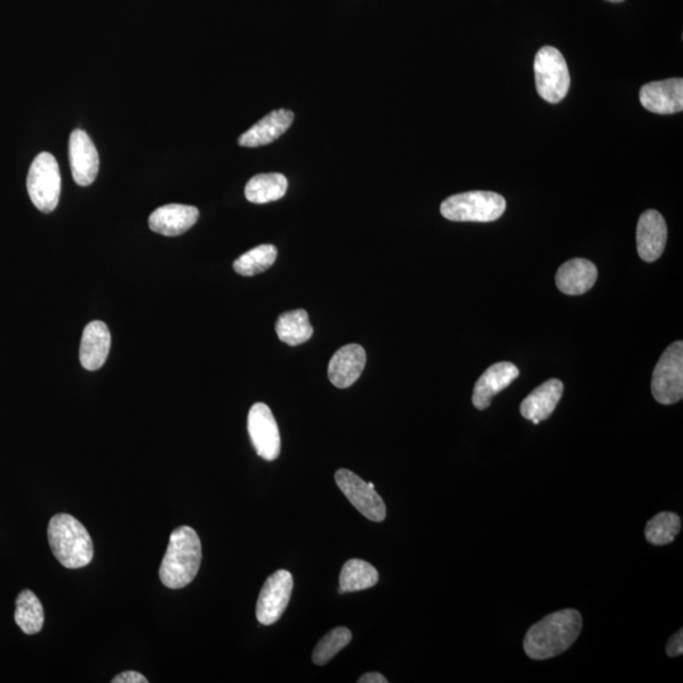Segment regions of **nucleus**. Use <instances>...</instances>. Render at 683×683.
I'll return each mask as SVG.
<instances>
[{
	"label": "nucleus",
	"instance_id": "16",
	"mask_svg": "<svg viewBox=\"0 0 683 683\" xmlns=\"http://www.w3.org/2000/svg\"><path fill=\"white\" fill-rule=\"evenodd\" d=\"M366 366V352L360 345H347L336 352L328 366V377L339 389L350 388Z\"/></svg>",
	"mask_w": 683,
	"mask_h": 683
},
{
	"label": "nucleus",
	"instance_id": "25",
	"mask_svg": "<svg viewBox=\"0 0 683 683\" xmlns=\"http://www.w3.org/2000/svg\"><path fill=\"white\" fill-rule=\"evenodd\" d=\"M277 248L272 245H261L243 253L234 261L233 269L242 276H255L270 269L275 264Z\"/></svg>",
	"mask_w": 683,
	"mask_h": 683
},
{
	"label": "nucleus",
	"instance_id": "21",
	"mask_svg": "<svg viewBox=\"0 0 683 683\" xmlns=\"http://www.w3.org/2000/svg\"><path fill=\"white\" fill-rule=\"evenodd\" d=\"M277 337L289 346H299L313 336V327L305 310H291L281 314L276 322Z\"/></svg>",
	"mask_w": 683,
	"mask_h": 683
},
{
	"label": "nucleus",
	"instance_id": "24",
	"mask_svg": "<svg viewBox=\"0 0 683 683\" xmlns=\"http://www.w3.org/2000/svg\"><path fill=\"white\" fill-rule=\"evenodd\" d=\"M14 620L23 633L33 635L44 627L45 614L41 601L31 590L22 591L16 601Z\"/></svg>",
	"mask_w": 683,
	"mask_h": 683
},
{
	"label": "nucleus",
	"instance_id": "29",
	"mask_svg": "<svg viewBox=\"0 0 683 683\" xmlns=\"http://www.w3.org/2000/svg\"><path fill=\"white\" fill-rule=\"evenodd\" d=\"M112 683H148V680L140 672L126 671L114 677Z\"/></svg>",
	"mask_w": 683,
	"mask_h": 683
},
{
	"label": "nucleus",
	"instance_id": "19",
	"mask_svg": "<svg viewBox=\"0 0 683 683\" xmlns=\"http://www.w3.org/2000/svg\"><path fill=\"white\" fill-rule=\"evenodd\" d=\"M563 395V384L560 380L551 379L543 382L533 393H530L520 405V413L533 424H539L551 417Z\"/></svg>",
	"mask_w": 683,
	"mask_h": 683
},
{
	"label": "nucleus",
	"instance_id": "27",
	"mask_svg": "<svg viewBox=\"0 0 683 683\" xmlns=\"http://www.w3.org/2000/svg\"><path fill=\"white\" fill-rule=\"evenodd\" d=\"M352 633L346 627H339L331 630L319 640L313 652V662L315 665H327L331 659L341 652L343 648L351 643Z\"/></svg>",
	"mask_w": 683,
	"mask_h": 683
},
{
	"label": "nucleus",
	"instance_id": "13",
	"mask_svg": "<svg viewBox=\"0 0 683 683\" xmlns=\"http://www.w3.org/2000/svg\"><path fill=\"white\" fill-rule=\"evenodd\" d=\"M667 224L657 210H647L639 218L637 248L640 259L654 262L662 256L667 243Z\"/></svg>",
	"mask_w": 683,
	"mask_h": 683
},
{
	"label": "nucleus",
	"instance_id": "15",
	"mask_svg": "<svg viewBox=\"0 0 683 683\" xmlns=\"http://www.w3.org/2000/svg\"><path fill=\"white\" fill-rule=\"evenodd\" d=\"M199 219L198 208L191 205L169 204L157 208L148 219L151 231L162 236L176 237L188 232Z\"/></svg>",
	"mask_w": 683,
	"mask_h": 683
},
{
	"label": "nucleus",
	"instance_id": "6",
	"mask_svg": "<svg viewBox=\"0 0 683 683\" xmlns=\"http://www.w3.org/2000/svg\"><path fill=\"white\" fill-rule=\"evenodd\" d=\"M27 190L38 210L54 212L60 200L61 174L59 164L49 152H42L33 160L28 171Z\"/></svg>",
	"mask_w": 683,
	"mask_h": 683
},
{
	"label": "nucleus",
	"instance_id": "31",
	"mask_svg": "<svg viewBox=\"0 0 683 683\" xmlns=\"http://www.w3.org/2000/svg\"><path fill=\"white\" fill-rule=\"evenodd\" d=\"M606 2H610V3H622V2H624V0H606Z\"/></svg>",
	"mask_w": 683,
	"mask_h": 683
},
{
	"label": "nucleus",
	"instance_id": "2",
	"mask_svg": "<svg viewBox=\"0 0 683 683\" xmlns=\"http://www.w3.org/2000/svg\"><path fill=\"white\" fill-rule=\"evenodd\" d=\"M202 563V543L193 528L179 527L171 533L164 560L160 567L162 584L178 590L197 577Z\"/></svg>",
	"mask_w": 683,
	"mask_h": 683
},
{
	"label": "nucleus",
	"instance_id": "30",
	"mask_svg": "<svg viewBox=\"0 0 683 683\" xmlns=\"http://www.w3.org/2000/svg\"><path fill=\"white\" fill-rule=\"evenodd\" d=\"M358 683H388V680L384 676L381 675V673L377 672H370L366 673V675L362 676L360 680L357 681Z\"/></svg>",
	"mask_w": 683,
	"mask_h": 683
},
{
	"label": "nucleus",
	"instance_id": "5",
	"mask_svg": "<svg viewBox=\"0 0 683 683\" xmlns=\"http://www.w3.org/2000/svg\"><path fill=\"white\" fill-rule=\"evenodd\" d=\"M537 92L546 102L560 103L570 90L571 78L565 57L556 47L544 46L534 60Z\"/></svg>",
	"mask_w": 683,
	"mask_h": 683
},
{
	"label": "nucleus",
	"instance_id": "23",
	"mask_svg": "<svg viewBox=\"0 0 683 683\" xmlns=\"http://www.w3.org/2000/svg\"><path fill=\"white\" fill-rule=\"evenodd\" d=\"M379 582V572L362 560H350L345 563L339 576V592H356L370 589Z\"/></svg>",
	"mask_w": 683,
	"mask_h": 683
},
{
	"label": "nucleus",
	"instance_id": "22",
	"mask_svg": "<svg viewBox=\"0 0 683 683\" xmlns=\"http://www.w3.org/2000/svg\"><path fill=\"white\" fill-rule=\"evenodd\" d=\"M286 190H288V180L284 175L260 174L248 181L245 195L248 202L266 204L283 198Z\"/></svg>",
	"mask_w": 683,
	"mask_h": 683
},
{
	"label": "nucleus",
	"instance_id": "28",
	"mask_svg": "<svg viewBox=\"0 0 683 683\" xmlns=\"http://www.w3.org/2000/svg\"><path fill=\"white\" fill-rule=\"evenodd\" d=\"M666 652L670 657L682 656L683 653V630L673 635V637L668 640Z\"/></svg>",
	"mask_w": 683,
	"mask_h": 683
},
{
	"label": "nucleus",
	"instance_id": "20",
	"mask_svg": "<svg viewBox=\"0 0 683 683\" xmlns=\"http://www.w3.org/2000/svg\"><path fill=\"white\" fill-rule=\"evenodd\" d=\"M597 276L596 266L585 259H573L565 262L557 271V288L566 295H582L595 285Z\"/></svg>",
	"mask_w": 683,
	"mask_h": 683
},
{
	"label": "nucleus",
	"instance_id": "3",
	"mask_svg": "<svg viewBox=\"0 0 683 683\" xmlns=\"http://www.w3.org/2000/svg\"><path fill=\"white\" fill-rule=\"evenodd\" d=\"M50 547L62 566L75 570L93 560L94 546L87 528L69 514H57L49 524Z\"/></svg>",
	"mask_w": 683,
	"mask_h": 683
},
{
	"label": "nucleus",
	"instance_id": "17",
	"mask_svg": "<svg viewBox=\"0 0 683 683\" xmlns=\"http://www.w3.org/2000/svg\"><path fill=\"white\" fill-rule=\"evenodd\" d=\"M111 332L107 324L94 320L85 327L80 345L81 366L88 371L102 369L111 350Z\"/></svg>",
	"mask_w": 683,
	"mask_h": 683
},
{
	"label": "nucleus",
	"instance_id": "7",
	"mask_svg": "<svg viewBox=\"0 0 683 683\" xmlns=\"http://www.w3.org/2000/svg\"><path fill=\"white\" fill-rule=\"evenodd\" d=\"M652 394L662 405L678 403L683 398V343L677 341L659 358L652 376Z\"/></svg>",
	"mask_w": 683,
	"mask_h": 683
},
{
	"label": "nucleus",
	"instance_id": "4",
	"mask_svg": "<svg viewBox=\"0 0 683 683\" xmlns=\"http://www.w3.org/2000/svg\"><path fill=\"white\" fill-rule=\"evenodd\" d=\"M506 200L493 191H467L452 195L441 205L442 216L453 222H494L503 216Z\"/></svg>",
	"mask_w": 683,
	"mask_h": 683
},
{
	"label": "nucleus",
	"instance_id": "14",
	"mask_svg": "<svg viewBox=\"0 0 683 683\" xmlns=\"http://www.w3.org/2000/svg\"><path fill=\"white\" fill-rule=\"evenodd\" d=\"M518 376V367L511 362H499L489 367L476 382L474 395H472L475 408L479 410L489 408L494 396L508 388L511 382L518 379Z\"/></svg>",
	"mask_w": 683,
	"mask_h": 683
},
{
	"label": "nucleus",
	"instance_id": "11",
	"mask_svg": "<svg viewBox=\"0 0 683 683\" xmlns=\"http://www.w3.org/2000/svg\"><path fill=\"white\" fill-rule=\"evenodd\" d=\"M639 99L649 112L662 116L680 113L683 109V79L654 81L643 85Z\"/></svg>",
	"mask_w": 683,
	"mask_h": 683
},
{
	"label": "nucleus",
	"instance_id": "12",
	"mask_svg": "<svg viewBox=\"0 0 683 683\" xmlns=\"http://www.w3.org/2000/svg\"><path fill=\"white\" fill-rule=\"evenodd\" d=\"M69 157L75 183L80 186L92 185L99 171V155L97 147L84 131L75 130L71 133Z\"/></svg>",
	"mask_w": 683,
	"mask_h": 683
},
{
	"label": "nucleus",
	"instance_id": "10",
	"mask_svg": "<svg viewBox=\"0 0 683 683\" xmlns=\"http://www.w3.org/2000/svg\"><path fill=\"white\" fill-rule=\"evenodd\" d=\"M248 433L253 447L261 458L275 461L280 455L279 427L271 409L264 403H256L248 413Z\"/></svg>",
	"mask_w": 683,
	"mask_h": 683
},
{
	"label": "nucleus",
	"instance_id": "18",
	"mask_svg": "<svg viewBox=\"0 0 683 683\" xmlns=\"http://www.w3.org/2000/svg\"><path fill=\"white\" fill-rule=\"evenodd\" d=\"M294 122V113L288 109H277V111L267 114L250 130L243 133L238 140L243 147H261L270 145L289 130Z\"/></svg>",
	"mask_w": 683,
	"mask_h": 683
},
{
	"label": "nucleus",
	"instance_id": "1",
	"mask_svg": "<svg viewBox=\"0 0 683 683\" xmlns=\"http://www.w3.org/2000/svg\"><path fill=\"white\" fill-rule=\"evenodd\" d=\"M581 629L582 616L579 611H557L528 630L524 639V651L529 658L537 661L560 656L576 642Z\"/></svg>",
	"mask_w": 683,
	"mask_h": 683
},
{
	"label": "nucleus",
	"instance_id": "26",
	"mask_svg": "<svg viewBox=\"0 0 683 683\" xmlns=\"http://www.w3.org/2000/svg\"><path fill=\"white\" fill-rule=\"evenodd\" d=\"M680 532V517L675 513L665 511L649 520L646 527V539L653 546H666L675 541Z\"/></svg>",
	"mask_w": 683,
	"mask_h": 683
},
{
	"label": "nucleus",
	"instance_id": "8",
	"mask_svg": "<svg viewBox=\"0 0 683 683\" xmlns=\"http://www.w3.org/2000/svg\"><path fill=\"white\" fill-rule=\"evenodd\" d=\"M334 477L342 493L365 518L376 523L384 522L386 506L376 493L374 484L362 480L350 470H338Z\"/></svg>",
	"mask_w": 683,
	"mask_h": 683
},
{
	"label": "nucleus",
	"instance_id": "9",
	"mask_svg": "<svg viewBox=\"0 0 683 683\" xmlns=\"http://www.w3.org/2000/svg\"><path fill=\"white\" fill-rule=\"evenodd\" d=\"M294 580L291 573L279 570L266 580L257 600V620L262 625H272L283 616L288 608Z\"/></svg>",
	"mask_w": 683,
	"mask_h": 683
}]
</instances>
